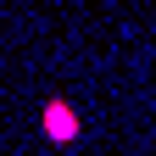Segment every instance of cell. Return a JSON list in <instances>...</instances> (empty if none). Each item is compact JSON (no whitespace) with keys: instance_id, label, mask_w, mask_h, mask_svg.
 Wrapping results in <instances>:
<instances>
[{"instance_id":"1","label":"cell","mask_w":156,"mask_h":156,"mask_svg":"<svg viewBox=\"0 0 156 156\" xmlns=\"http://www.w3.org/2000/svg\"><path fill=\"white\" fill-rule=\"evenodd\" d=\"M39 134H45L50 145H73L78 134H84V123H78V112L62 101V95H50V101L39 106Z\"/></svg>"}]
</instances>
